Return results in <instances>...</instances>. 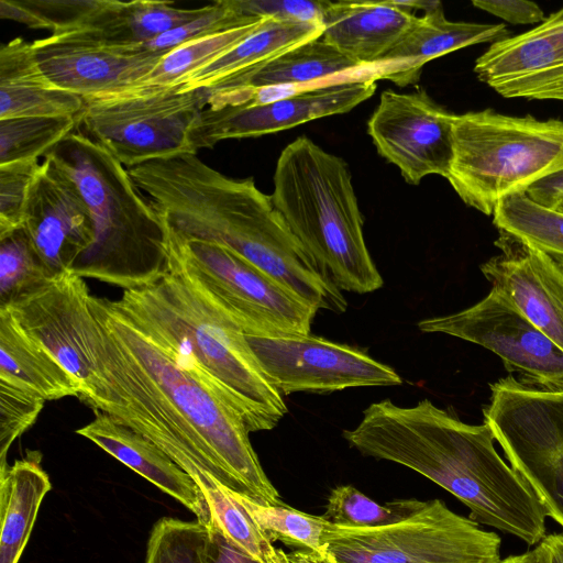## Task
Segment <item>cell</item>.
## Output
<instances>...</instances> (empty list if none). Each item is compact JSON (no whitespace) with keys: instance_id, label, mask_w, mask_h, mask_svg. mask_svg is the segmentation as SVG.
Masks as SVG:
<instances>
[{"instance_id":"obj_1","label":"cell","mask_w":563,"mask_h":563,"mask_svg":"<svg viewBox=\"0 0 563 563\" xmlns=\"http://www.w3.org/2000/svg\"><path fill=\"white\" fill-rule=\"evenodd\" d=\"M360 453L406 466L466 505L470 518L528 544L545 537V509L527 482L498 454L489 426L468 424L422 399L400 407L371 404L342 433Z\"/></svg>"},{"instance_id":"obj_2","label":"cell","mask_w":563,"mask_h":563,"mask_svg":"<svg viewBox=\"0 0 563 563\" xmlns=\"http://www.w3.org/2000/svg\"><path fill=\"white\" fill-rule=\"evenodd\" d=\"M166 232L236 252L317 310L342 313L347 301L321 272L254 179H235L179 154L129 169Z\"/></svg>"},{"instance_id":"obj_3","label":"cell","mask_w":563,"mask_h":563,"mask_svg":"<svg viewBox=\"0 0 563 563\" xmlns=\"http://www.w3.org/2000/svg\"><path fill=\"white\" fill-rule=\"evenodd\" d=\"M168 258V271L158 282L124 290L111 300L113 307L230 405L250 432L275 428L287 405L256 362L244 332Z\"/></svg>"},{"instance_id":"obj_4","label":"cell","mask_w":563,"mask_h":563,"mask_svg":"<svg viewBox=\"0 0 563 563\" xmlns=\"http://www.w3.org/2000/svg\"><path fill=\"white\" fill-rule=\"evenodd\" d=\"M44 158L75 183L95 227L70 272L124 290L158 282L168 271L166 230L129 169L77 129Z\"/></svg>"},{"instance_id":"obj_5","label":"cell","mask_w":563,"mask_h":563,"mask_svg":"<svg viewBox=\"0 0 563 563\" xmlns=\"http://www.w3.org/2000/svg\"><path fill=\"white\" fill-rule=\"evenodd\" d=\"M273 184V205L340 290L367 294L383 286L343 158L301 135L282 151Z\"/></svg>"},{"instance_id":"obj_6","label":"cell","mask_w":563,"mask_h":563,"mask_svg":"<svg viewBox=\"0 0 563 563\" xmlns=\"http://www.w3.org/2000/svg\"><path fill=\"white\" fill-rule=\"evenodd\" d=\"M89 306L185 421L207 457L228 477L232 490L260 505H280L241 416L180 368L139 331L108 298L90 295Z\"/></svg>"},{"instance_id":"obj_7","label":"cell","mask_w":563,"mask_h":563,"mask_svg":"<svg viewBox=\"0 0 563 563\" xmlns=\"http://www.w3.org/2000/svg\"><path fill=\"white\" fill-rule=\"evenodd\" d=\"M563 169V121L493 109L454 115L448 180L461 200L493 216L504 198Z\"/></svg>"},{"instance_id":"obj_8","label":"cell","mask_w":563,"mask_h":563,"mask_svg":"<svg viewBox=\"0 0 563 563\" xmlns=\"http://www.w3.org/2000/svg\"><path fill=\"white\" fill-rule=\"evenodd\" d=\"M501 540L440 499L404 521L352 529L330 526L319 554H288L292 563H497Z\"/></svg>"},{"instance_id":"obj_9","label":"cell","mask_w":563,"mask_h":563,"mask_svg":"<svg viewBox=\"0 0 563 563\" xmlns=\"http://www.w3.org/2000/svg\"><path fill=\"white\" fill-rule=\"evenodd\" d=\"M168 256L249 335H308L314 307L229 247L168 232Z\"/></svg>"},{"instance_id":"obj_10","label":"cell","mask_w":563,"mask_h":563,"mask_svg":"<svg viewBox=\"0 0 563 563\" xmlns=\"http://www.w3.org/2000/svg\"><path fill=\"white\" fill-rule=\"evenodd\" d=\"M206 107L202 88H141L85 101L78 126L130 169L195 153L189 133Z\"/></svg>"},{"instance_id":"obj_11","label":"cell","mask_w":563,"mask_h":563,"mask_svg":"<svg viewBox=\"0 0 563 563\" xmlns=\"http://www.w3.org/2000/svg\"><path fill=\"white\" fill-rule=\"evenodd\" d=\"M418 329L478 344L499 356L508 373H518L520 383L563 391V351L496 289L470 308L419 321Z\"/></svg>"},{"instance_id":"obj_12","label":"cell","mask_w":563,"mask_h":563,"mask_svg":"<svg viewBox=\"0 0 563 563\" xmlns=\"http://www.w3.org/2000/svg\"><path fill=\"white\" fill-rule=\"evenodd\" d=\"M245 339L260 367L282 395L402 383L390 366L356 347L324 338L245 334Z\"/></svg>"},{"instance_id":"obj_13","label":"cell","mask_w":563,"mask_h":563,"mask_svg":"<svg viewBox=\"0 0 563 563\" xmlns=\"http://www.w3.org/2000/svg\"><path fill=\"white\" fill-rule=\"evenodd\" d=\"M376 90L372 75L346 76L265 103L206 107L190 133L195 153L230 139L277 133L309 121L350 112Z\"/></svg>"},{"instance_id":"obj_14","label":"cell","mask_w":563,"mask_h":563,"mask_svg":"<svg viewBox=\"0 0 563 563\" xmlns=\"http://www.w3.org/2000/svg\"><path fill=\"white\" fill-rule=\"evenodd\" d=\"M454 113L419 89L411 93L385 90L367 122L378 154L394 164L410 185L423 177L448 178L453 159Z\"/></svg>"},{"instance_id":"obj_15","label":"cell","mask_w":563,"mask_h":563,"mask_svg":"<svg viewBox=\"0 0 563 563\" xmlns=\"http://www.w3.org/2000/svg\"><path fill=\"white\" fill-rule=\"evenodd\" d=\"M46 77L85 101L143 88L164 52L142 45H111L75 32L53 33L32 42Z\"/></svg>"},{"instance_id":"obj_16","label":"cell","mask_w":563,"mask_h":563,"mask_svg":"<svg viewBox=\"0 0 563 563\" xmlns=\"http://www.w3.org/2000/svg\"><path fill=\"white\" fill-rule=\"evenodd\" d=\"M90 292L84 278L67 272L8 308L21 329L45 347L80 384L92 388L95 365L87 338Z\"/></svg>"},{"instance_id":"obj_17","label":"cell","mask_w":563,"mask_h":563,"mask_svg":"<svg viewBox=\"0 0 563 563\" xmlns=\"http://www.w3.org/2000/svg\"><path fill=\"white\" fill-rule=\"evenodd\" d=\"M474 73L504 98L563 102V7L533 29L490 44Z\"/></svg>"},{"instance_id":"obj_18","label":"cell","mask_w":563,"mask_h":563,"mask_svg":"<svg viewBox=\"0 0 563 563\" xmlns=\"http://www.w3.org/2000/svg\"><path fill=\"white\" fill-rule=\"evenodd\" d=\"M22 229L54 277L70 272L95 241L78 188L45 158L29 191Z\"/></svg>"},{"instance_id":"obj_19","label":"cell","mask_w":563,"mask_h":563,"mask_svg":"<svg viewBox=\"0 0 563 563\" xmlns=\"http://www.w3.org/2000/svg\"><path fill=\"white\" fill-rule=\"evenodd\" d=\"M500 253L481 272L533 325L563 351V267L521 239L498 230Z\"/></svg>"},{"instance_id":"obj_20","label":"cell","mask_w":563,"mask_h":563,"mask_svg":"<svg viewBox=\"0 0 563 563\" xmlns=\"http://www.w3.org/2000/svg\"><path fill=\"white\" fill-rule=\"evenodd\" d=\"M362 75H365V70L356 62L319 37L202 89L206 91L207 107L216 108L241 104L250 93L262 89H305L342 77Z\"/></svg>"},{"instance_id":"obj_21","label":"cell","mask_w":563,"mask_h":563,"mask_svg":"<svg viewBox=\"0 0 563 563\" xmlns=\"http://www.w3.org/2000/svg\"><path fill=\"white\" fill-rule=\"evenodd\" d=\"M439 1H327L321 38L356 62L365 71L378 65L417 15Z\"/></svg>"},{"instance_id":"obj_22","label":"cell","mask_w":563,"mask_h":563,"mask_svg":"<svg viewBox=\"0 0 563 563\" xmlns=\"http://www.w3.org/2000/svg\"><path fill=\"white\" fill-rule=\"evenodd\" d=\"M509 36L505 24L449 21L442 4L416 16L394 47L372 68L375 79L405 87L419 80L424 64L463 47Z\"/></svg>"},{"instance_id":"obj_23","label":"cell","mask_w":563,"mask_h":563,"mask_svg":"<svg viewBox=\"0 0 563 563\" xmlns=\"http://www.w3.org/2000/svg\"><path fill=\"white\" fill-rule=\"evenodd\" d=\"M76 433L136 472L190 510L208 527L212 517L209 505L195 481L161 448L135 430L123 426L100 410Z\"/></svg>"},{"instance_id":"obj_24","label":"cell","mask_w":563,"mask_h":563,"mask_svg":"<svg viewBox=\"0 0 563 563\" xmlns=\"http://www.w3.org/2000/svg\"><path fill=\"white\" fill-rule=\"evenodd\" d=\"M205 10L206 5L184 9L170 1L85 0L75 21L62 32L79 33L111 45H143Z\"/></svg>"},{"instance_id":"obj_25","label":"cell","mask_w":563,"mask_h":563,"mask_svg":"<svg viewBox=\"0 0 563 563\" xmlns=\"http://www.w3.org/2000/svg\"><path fill=\"white\" fill-rule=\"evenodd\" d=\"M85 100L55 86L43 73L32 43L15 37L0 46V120L78 117Z\"/></svg>"},{"instance_id":"obj_26","label":"cell","mask_w":563,"mask_h":563,"mask_svg":"<svg viewBox=\"0 0 563 563\" xmlns=\"http://www.w3.org/2000/svg\"><path fill=\"white\" fill-rule=\"evenodd\" d=\"M0 380L45 400L81 394L78 380L21 329L9 309H0Z\"/></svg>"},{"instance_id":"obj_27","label":"cell","mask_w":563,"mask_h":563,"mask_svg":"<svg viewBox=\"0 0 563 563\" xmlns=\"http://www.w3.org/2000/svg\"><path fill=\"white\" fill-rule=\"evenodd\" d=\"M51 489L38 451H29L0 471V563L19 562Z\"/></svg>"},{"instance_id":"obj_28","label":"cell","mask_w":563,"mask_h":563,"mask_svg":"<svg viewBox=\"0 0 563 563\" xmlns=\"http://www.w3.org/2000/svg\"><path fill=\"white\" fill-rule=\"evenodd\" d=\"M322 32L321 23L264 18L234 48L186 79L179 91L214 86L297 45L319 38Z\"/></svg>"},{"instance_id":"obj_29","label":"cell","mask_w":563,"mask_h":563,"mask_svg":"<svg viewBox=\"0 0 563 563\" xmlns=\"http://www.w3.org/2000/svg\"><path fill=\"white\" fill-rule=\"evenodd\" d=\"M493 223L563 267V211L542 207L525 192L504 198L496 206Z\"/></svg>"},{"instance_id":"obj_30","label":"cell","mask_w":563,"mask_h":563,"mask_svg":"<svg viewBox=\"0 0 563 563\" xmlns=\"http://www.w3.org/2000/svg\"><path fill=\"white\" fill-rule=\"evenodd\" d=\"M263 19L190 41L167 52L145 78L143 88L180 86L186 79L234 48L258 27Z\"/></svg>"},{"instance_id":"obj_31","label":"cell","mask_w":563,"mask_h":563,"mask_svg":"<svg viewBox=\"0 0 563 563\" xmlns=\"http://www.w3.org/2000/svg\"><path fill=\"white\" fill-rule=\"evenodd\" d=\"M563 528V422L539 445L509 461Z\"/></svg>"},{"instance_id":"obj_32","label":"cell","mask_w":563,"mask_h":563,"mask_svg":"<svg viewBox=\"0 0 563 563\" xmlns=\"http://www.w3.org/2000/svg\"><path fill=\"white\" fill-rule=\"evenodd\" d=\"M254 521L272 541H279L292 549L289 554L316 555L323 544V533L330 522L322 516H313L282 505H260L236 494Z\"/></svg>"},{"instance_id":"obj_33","label":"cell","mask_w":563,"mask_h":563,"mask_svg":"<svg viewBox=\"0 0 563 563\" xmlns=\"http://www.w3.org/2000/svg\"><path fill=\"white\" fill-rule=\"evenodd\" d=\"M78 117L0 120V165L38 159L78 128Z\"/></svg>"},{"instance_id":"obj_34","label":"cell","mask_w":563,"mask_h":563,"mask_svg":"<svg viewBox=\"0 0 563 563\" xmlns=\"http://www.w3.org/2000/svg\"><path fill=\"white\" fill-rule=\"evenodd\" d=\"M426 504L412 498L380 505L355 487L342 485L331 490L322 517L331 525L343 528H378L404 521Z\"/></svg>"},{"instance_id":"obj_35","label":"cell","mask_w":563,"mask_h":563,"mask_svg":"<svg viewBox=\"0 0 563 563\" xmlns=\"http://www.w3.org/2000/svg\"><path fill=\"white\" fill-rule=\"evenodd\" d=\"M53 278L22 228L0 238V309L36 291Z\"/></svg>"},{"instance_id":"obj_36","label":"cell","mask_w":563,"mask_h":563,"mask_svg":"<svg viewBox=\"0 0 563 563\" xmlns=\"http://www.w3.org/2000/svg\"><path fill=\"white\" fill-rule=\"evenodd\" d=\"M207 533L198 520L164 517L151 530L145 563H203Z\"/></svg>"},{"instance_id":"obj_37","label":"cell","mask_w":563,"mask_h":563,"mask_svg":"<svg viewBox=\"0 0 563 563\" xmlns=\"http://www.w3.org/2000/svg\"><path fill=\"white\" fill-rule=\"evenodd\" d=\"M261 19L263 18L240 14L232 0H220L206 5V10L199 16L147 41L142 46L153 52L167 53L190 41L252 24Z\"/></svg>"},{"instance_id":"obj_38","label":"cell","mask_w":563,"mask_h":563,"mask_svg":"<svg viewBox=\"0 0 563 563\" xmlns=\"http://www.w3.org/2000/svg\"><path fill=\"white\" fill-rule=\"evenodd\" d=\"M45 401L33 391L0 380V471L9 465L10 446L36 421Z\"/></svg>"},{"instance_id":"obj_39","label":"cell","mask_w":563,"mask_h":563,"mask_svg":"<svg viewBox=\"0 0 563 563\" xmlns=\"http://www.w3.org/2000/svg\"><path fill=\"white\" fill-rule=\"evenodd\" d=\"M38 159L0 165V238L22 228Z\"/></svg>"},{"instance_id":"obj_40","label":"cell","mask_w":563,"mask_h":563,"mask_svg":"<svg viewBox=\"0 0 563 563\" xmlns=\"http://www.w3.org/2000/svg\"><path fill=\"white\" fill-rule=\"evenodd\" d=\"M236 11L251 18L322 24L327 0H232Z\"/></svg>"},{"instance_id":"obj_41","label":"cell","mask_w":563,"mask_h":563,"mask_svg":"<svg viewBox=\"0 0 563 563\" xmlns=\"http://www.w3.org/2000/svg\"><path fill=\"white\" fill-rule=\"evenodd\" d=\"M472 4L511 24H539L545 19L540 5L528 0H474Z\"/></svg>"},{"instance_id":"obj_42","label":"cell","mask_w":563,"mask_h":563,"mask_svg":"<svg viewBox=\"0 0 563 563\" xmlns=\"http://www.w3.org/2000/svg\"><path fill=\"white\" fill-rule=\"evenodd\" d=\"M207 528L203 563H262L231 541L213 519Z\"/></svg>"},{"instance_id":"obj_43","label":"cell","mask_w":563,"mask_h":563,"mask_svg":"<svg viewBox=\"0 0 563 563\" xmlns=\"http://www.w3.org/2000/svg\"><path fill=\"white\" fill-rule=\"evenodd\" d=\"M525 194L542 207L558 209L563 203V169L534 183Z\"/></svg>"},{"instance_id":"obj_44","label":"cell","mask_w":563,"mask_h":563,"mask_svg":"<svg viewBox=\"0 0 563 563\" xmlns=\"http://www.w3.org/2000/svg\"><path fill=\"white\" fill-rule=\"evenodd\" d=\"M497 563H551V560L549 549L541 541L533 550L500 559Z\"/></svg>"},{"instance_id":"obj_45","label":"cell","mask_w":563,"mask_h":563,"mask_svg":"<svg viewBox=\"0 0 563 563\" xmlns=\"http://www.w3.org/2000/svg\"><path fill=\"white\" fill-rule=\"evenodd\" d=\"M542 541L549 549L551 563H563V532L548 534Z\"/></svg>"},{"instance_id":"obj_46","label":"cell","mask_w":563,"mask_h":563,"mask_svg":"<svg viewBox=\"0 0 563 563\" xmlns=\"http://www.w3.org/2000/svg\"><path fill=\"white\" fill-rule=\"evenodd\" d=\"M555 210H560V211H563V203Z\"/></svg>"}]
</instances>
